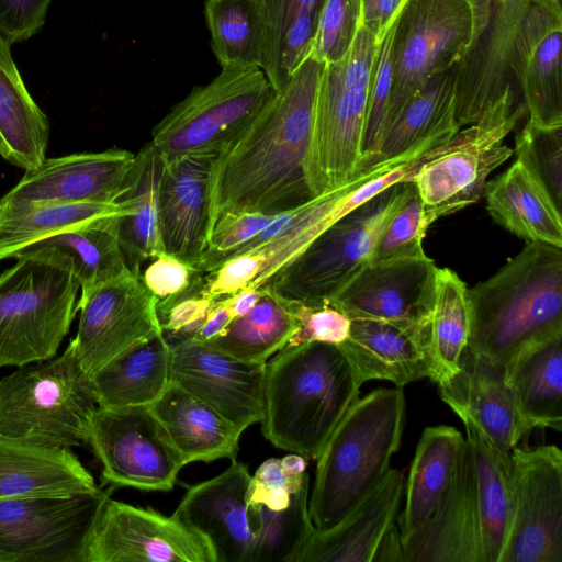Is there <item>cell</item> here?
<instances>
[{
    "mask_svg": "<svg viewBox=\"0 0 562 562\" xmlns=\"http://www.w3.org/2000/svg\"><path fill=\"white\" fill-rule=\"evenodd\" d=\"M359 21L378 45L394 25L409 0H359Z\"/></svg>",
    "mask_w": 562,
    "mask_h": 562,
    "instance_id": "obj_53",
    "label": "cell"
},
{
    "mask_svg": "<svg viewBox=\"0 0 562 562\" xmlns=\"http://www.w3.org/2000/svg\"><path fill=\"white\" fill-rule=\"evenodd\" d=\"M52 0H0V34L11 45L37 34Z\"/></svg>",
    "mask_w": 562,
    "mask_h": 562,
    "instance_id": "obj_52",
    "label": "cell"
},
{
    "mask_svg": "<svg viewBox=\"0 0 562 562\" xmlns=\"http://www.w3.org/2000/svg\"><path fill=\"white\" fill-rule=\"evenodd\" d=\"M171 345L162 333L145 339L91 374L98 406H148L170 383Z\"/></svg>",
    "mask_w": 562,
    "mask_h": 562,
    "instance_id": "obj_31",
    "label": "cell"
},
{
    "mask_svg": "<svg viewBox=\"0 0 562 562\" xmlns=\"http://www.w3.org/2000/svg\"><path fill=\"white\" fill-rule=\"evenodd\" d=\"M361 385L338 345L284 346L266 363L261 431L273 446L316 460Z\"/></svg>",
    "mask_w": 562,
    "mask_h": 562,
    "instance_id": "obj_3",
    "label": "cell"
},
{
    "mask_svg": "<svg viewBox=\"0 0 562 562\" xmlns=\"http://www.w3.org/2000/svg\"><path fill=\"white\" fill-rule=\"evenodd\" d=\"M494 0H409L393 38L392 86L384 134L436 74L460 65L488 26ZM383 138V137H382Z\"/></svg>",
    "mask_w": 562,
    "mask_h": 562,
    "instance_id": "obj_9",
    "label": "cell"
},
{
    "mask_svg": "<svg viewBox=\"0 0 562 562\" xmlns=\"http://www.w3.org/2000/svg\"><path fill=\"white\" fill-rule=\"evenodd\" d=\"M324 64L307 57L212 162L210 234L225 215L281 213L313 199L307 161Z\"/></svg>",
    "mask_w": 562,
    "mask_h": 562,
    "instance_id": "obj_1",
    "label": "cell"
},
{
    "mask_svg": "<svg viewBox=\"0 0 562 562\" xmlns=\"http://www.w3.org/2000/svg\"><path fill=\"white\" fill-rule=\"evenodd\" d=\"M274 92L260 68L224 67L207 85L194 87L156 124L149 144L162 159L195 154L215 156L252 121Z\"/></svg>",
    "mask_w": 562,
    "mask_h": 562,
    "instance_id": "obj_11",
    "label": "cell"
},
{
    "mask_svg": "<svg viewBox=\"0 0 562 562\" xmlns=\"http://www.w3.org/2000/svg\"><path fill=\"white\" fill-rule=\"evenodd\" d=\"M288 302L299 322V328L285 346L294 347L312 341L340 345L348 338L350 318L329 301Z\"/></svg>",
    "mask_w": 562,
    "mask_h": 562,
    "instance_id": "obj_50",
    "label": "cell"
},
{
    "mask_svg": "<svg viewBox=\"0 0 562 562\" xmlns=\"http://www.w3.org/2000/svg\"><path fill=\"white\" fill-rule=\"evenodd\" d=\"M147 407L184 464L235 460L243 431L205 402L170 382Z\"/></svg>",
    "mask_w": 562,
    "mask_h": 562,
    "instance_id": "obj_28",
    "label": "cell"
},
{
    "mask_svg": "<svg viewBox=\"0 0 562 562\" xmlns=\"http://www.w3.org/2000/svg\"><path fill=\"white\" fill-rule=\"evenodd\" d=\"M135 154L111 148L45 158L25 175L3 203H113L125 191Z\"/></svg>",
    "mask_w": 562,
    "mask_h": 562,
    "instance_id": "obj_22",
    "label": "cell"
},
{
    "mask_svg": "<svg viewBox=\"0 0 562 562\" xmlns=\"http://www.w3.org/2000/svg\"><path fill=\"white\" fill-rule=\"evenodd\" d=\"M459 65L434 75L405 104L367 168L403 155L442 125L456 121ZM457 122V121H456Z\"/></svg>",
    "mask_w": 562,
    "mask_h": 562,
    "instance_id": "obj_40",
    "label": "cell"
},
{
    "mask_svg": "<svg viewBox=\"0 0 562 562\" xmlns=\"http://www.w3.org/2000/svg\"><path fill=\"white\" fill-rule=\"evenodd\" d=\"M113 203H3L0 202V261L15 258L37 243L89 221L126 212Z\"/></svg>",
    "mask_w": 562,
    "mask_h": 562,
    "instance_id": "obj_37",
    "label": "cell"
},
{
    "mask_svg": "<svg viewBox=\"0 0 562 562\" xmlns=\"http://www.w3.org/2000/svg\"><path fill=\"white\" fill-rule=\"evenodd\" d=\"M88 443L113 487L170 491L186 465L147 406H98Z\"/></svg>",
    "mask_w": 562,
    "mask_h": 562,
    "instance_id": "obj_15",
    "label": "cell"
},
{
    "mask_svg": "<svg viewBox=\"0 0 562 562\" xmlns=\"http://www.w3.org/2000/svg\"><path fill=\"white\" fill-rule=\"evenodd\" d=\"M108 491L0 498V562H83Z\"/></svg>",
    "mask_w": 562,
    "mask_h": 562,
    "instance_id": "obj_13",
    "label": "cell"
},
{
    "mask_svg": "<svg viewBox=\"0 0 562 562\" xmlns=\"http://www.w3.org/2000/svg\"><path fill=\"white\" fill-rule=\"evenodd\" d=\"M203 274L182 294L157 303L162 334L170 345L191 339L204 323L215 300L202 292Z\"/></svg>",
    "mask_w": 562,
    "mask_h": 562,
    "instance_id": "obj_49",
    "label": "cell"
},
{
    "mask_svg": "<svg viewBox=\"0 0 562 562\" xmlns=\"http://www.w3.org/2000/svg\"><path fill=\"white\" fill-rule=\"evenodd\" d=\"M462 423L474 462L483 562H498L512 515L510 453L471 422Z\"/></svg>",
    "mask_w": 562,
    "mask_h": 562,
    "instance_id": "obj_35",
    "label": "cell"
},
{
    "mask_svg": "<svg viewBox=\"0 0 562 562\" xmlns=\"http://www.w3.org/2000/svg\"><path fill=\"white\" fill-rule=\"evenodd\" d=\"M250 474L232 460L221 474L191 486L173 517L201 536L214 562H296L314 531L308 513L310 479L283 510L246 498Z\"/></svg>",
    "mask_w": 562,
    "mask_h": 562,
    "instance_id": "obj_2",
    "label": "cell"
},
{
    "mask_svg": "<svg viewBox=\"0 0 562 562\" xmlns=\"http://www.w3.org/2000/svg\"><path fill=\"white\" fill-rule=\"evenodd\" d=\"M467 348L505 366L524 347L562 335V248L528 243L468 289Z\"/></svg>",
    "mask_w": 562,
    "mask_h": 562,
    "instance_id": "obj_4",
    "label": "cell"
},
{
    "mask_svg": "<svg viewBox=\"0 0 562 562\" xmlns=\"http://www.w3.org/2000/svg\"><path fill=\"white\" fill-rule=\"evenodd\" d=\"M512 515L498 562H562V452L510 451Z\"/></svg>",
    "mask_w": 562,
    "mask_h": 562,
    "instance_id": "obj_14",
    "label": "cell"
},
{
    "mask_svg": "<svg viewBox=\"0 0 562 562\" xmlns=\"http://www.w3.org/2000/svg\"><path fill=\"white\" fill-rule=\"evenodd\" d=\"M211 48L222 68H262L266 19L262 0H206Z\"/></svg>",
    "mask_w": 562,
    "mask_h": 562,
    "instance_id": "obj_41",
    "label": "cell"
},
{
    "mask_svg": "<svg viewBox=\"0 0 562 562\" xmlns=\"http://www.w3.org/2000/svg\"><path fill=\"white\" fill-rule=\"evenodd\" d=\"M277 214L246 211L220 218L211 231L207 247L196 266V272L206 274L216 269L252 240Z\"/></svg>",
    "mask_w": 562,
    "mask_h": 562,
    "instance_id": "obj_47",
    "label": "cell"
},
{
    "mask_svg": "<svg viewBox=\"0 0 562 562\" xmlns=\"http://www.w3.org/2000/svg\"><path fill=\"white\" fill-rule=\"evenodd\" d=\"M157 303L139 269L80 296L76 304L80 311L78 330L70 342L82 369L91 376L124 350L162 333Z\"/></svg>",
    "mask_w": 562,
    "mask_h": 562,
    "instance_id": "obj_16",
    "label": "cell"
},
{
    "mask_svg": "<svg viewBox=\"0 0 562 562\" xmlns=\"http://www.w3.org/2000/svg\"><path fill=\"white\" fill-rule=\"evenodd\" d=\"M338 346L361 384L383 380L403 389L431 375L426 339L389 322L350 318L349 336Z\"/></svg>",
    "mask_w": 562,
    "mask_h": 562,
    "instance_id": "obj_27",
    "label": "cell"
},
{
    "mask_svg": "<svg viewBox=\"0 0 562 562\" xmlns=\"http://www.w3.org/2000/svg\"><path fill=\"white\" fill-rule=\"evenodd\" d=\"M359 9V0H323L310 57L323 64L339 60L353 40Z\"/></svg>",
    "mask_w": 562,
    "mask_h": 562,
    "instance_id": "obj_48",
    "label": "cell"
},
{
    "mask_svg": "<svg viewBox=\"0 0 562 562\" xmlns=\"http://www.w3.org/2000/svg\"><path fill=\"white\" fill-rule=\"evenodd\" d=\"M431 224L414 188L385 226L370 262L425 255L423 240Z\"/></svg>",
    "mask_w": 562,
    "mask_h": 562,
    "instance_id": "obj_45",
    "label": "cell"
},
{
    "mask_svg": "<svg viewBox=\"0 0 562 562\" xmlns=\"http://www.w3.org/2000/svg\"><path fill=\"white\" fill-rule=\"evenodd\" d=\"M49 121L30 94L12 58L10 44L0 34V136L5 159L25 171L45 160Z\"/></svg>",
    "mask_w": 562,
    "mask_h": 562,
    "instance_id": "obj_34",
    "label": "cell"
},
{
    "mask_svg": "<svg viewBox=\"0 0 562 562\" xmlns=\"http://www.w3.org/2000/svg\"><path fill=\"white\" fill-rule=\"evenodd\" d=\"M119 214L89 221L48 237L27 250L53 247L66 252L75 266L80 296H85L95 286L132 269L117 238Z\"/></svg>",
    "mask_w": 562,
    "mask_h": 562,
    "instance_id": "obj_39",
    "label": "cell"
},
{
    "mask_svg": "<svg viewBox=\"0 0 562 562\" xmlns=\"http://www.w3.org/2000/svg\"><path fill=\"white\" fill-rule=\"evenodd\" d=\"M413 181L394 183L318 234L263 285L285 301H329L372 258L389 221L407 200Z\"/></svg>",
    "mask_w": 562,
    "mask_h": 562,
    "instance_id": "obj_10",
    "label": "cell"
},
{
    "mask_svg": "<svg viewBox=\"0 0 562 562\" xmlns=\"http://www.w3.org/2000/svg\"><path fill=\"white\" fill-rule=\"evenodd\" d=\"M526 113L524 103L515 105L508 86L477 122L462 130L454 147L419 168L413 183L431 223L481 199L490 173L513 155L503 140Z\"/></svg>",
    "mask_w": 562,
    "mask_h": 562,
    "instance_id": "obj_12",
    "label": "cell"
},
{
    "mask_svg": "<svg viewBox=\"0 0 562 562\" xmlns=\"http://www.w3.org/2000/svg\"><path fill=\"white\" fill-rule=\"evenodd\" d=\"M162 160L150 144L137 154L125 191L116 201L127 206V212L116 218L117 238L132 269H139L142 261L165 251L162 247L158 187Z\"/></svg>",
    "mask_w": 562,
    "mask_h": 562,
    "instance_id": "obj_36",
    "label": "cell"
},
{
    "mask_svg": "<svg viewBox=\"0 0 562 562\" xmlns=\"http://www.w3.org/2000/svg\"><path fill=\"white\" fill-rule=\"evenodd\" d=\"M15 258L0 274V367L55 357L77 313L80 285L66 252L43 247Z\"/></svg>",
    "mask_w": 562,
    "mask_h": 562,
    "instance_id": "obj_6",
    "label": "cell"
},
{
    "mask_svg": "<svg viewBox=\"0 0 562 562\" xmlns=\"http://www.w3.org/2000/svg\"><path fill=\"white\" fill-rule=\"evenodd\" d=\"M97 407L91 376L71 342L61 356L0 380V435L8 438L64 449L88 443Z\"/></svg>",
    "mask_w": 562,
    "mask_h": 562,
    "instance_id": "obj_7",
    "label": "cell"
},
{
    "mask_svg": "<svg viewBox=\"0 0 562 562\" xmlns=\"http://www.w3.org/2000/svg\"><path fill=\"white\" fill-rule=\"evenodd\" d=\"M515 154L562 212V125L539 127L527 122L516 134Z\"/></svg>",
    "mask_w": 562,
    "mask_h": 562,
    "instance_id": "obj_43",
    "label": "cell"
},
{
    "mask_svg": "<svg viewBox=\"0 0 562 562\" xmlns=\"http://www.w3.org/2000/svg\"><path fill=\"white\" fill-rule=\"evenodd\" d=\"M561 31V0H531L513 37L508 67L535 126L562 125Z\"/></svg>",
    "mask_w": 562,
    "mask_h": 562,
    "instance_id": "obj_21",
    "label": "cell"
},
{
    "mask_svg": "<svg viewBox=\"0 0 562 562\" xmlns=\"http://www.w3.org/2000/svg\"><path fill=\"white\" fill-rule=\"evenodd\" d=\"M404 487L403 473L391 468L339 522L314 529L296 562H403L397 513Z\"/></svg>",
    "mask_w": 562,
    "mask_h": 562,
    "instance_id": "obj_19",
    "label": "cell"
},
{
    "mask_svg": "<svg viewBox=\"0 0 562 562\" xmlns=\"http://www.w3.org/2000/svg\"><path fill=\"white\" fill-rule=\"evenodd\" d=\"M468 338V288L451 269L437 268L428 338L431 381L439 385L458 371Z\"/></svg>",
    "mask_w": 562,
    "mask_h": 562,
    "instance_id": "obj_42",
    "label": "cell"
},
{
    "mask_svg": "<svg viewBox=\"0 0 562 562\" xmlns=\"http://www.w3.org/2000/svg\"><path fill=\"white\" fill-rule=\"evenodd\" d=\"M83 562H214L205 540L176 517L110 496L88 538Z\"/></svg>",
    "mask_w": 562,
    "mask_h": 562,
    "instance_id": "obj_17",
    "label": "cell"
},
{
    "mask_svg": "<svg viewBox=\"0 0 562 562\" xmlns=\"http://www.w3.org/2000/svg\"><path fill=\"white\" fill-rule=\"evenodd\" d=\"M323 0H283L281 36L286 26L297 16H318ZM281 43V38H280Z\"/></svg>",
    "mask_w": 562,
    "mask_h": 562,
    "instance_id": "obj_55",
    "label": "cell"
},
{
    "mask_svg": "<svg viewBox=\"0 0 562 562\" xmlns=\"http://www.w3.org/2000/svg\"><path fill=\"white\" fill-rule=\"evenodd\" d=\"M263 293L261 288H244L226 296L225 300L234 318L247 314L259 301Z\"/></svg>",
    "mask_w": 562,
    "mask_h": 562,
    "instance_id": "obj_56",
    "label": "cell"
},
{
    "mask_svg": "<svg viewBox=\"0 0 562 562\" xmlns=\"http://www.w3.org/2000/svg\"><path fill=\"white\" fill-rule=\"evenodd\" d=\"M464 443L454 427L424 429L405 481V506L397 517L401 538L418 530L434 513L453 479Z\"/></svg>",
    "mask_w": 562,
    "mask_h": 562,
    "instance_id": "obj_33",
    "label": "cell"
},
{
    "mask_svg": "<svg viewBox=\"0 0 562 562\" xmlns=\"http://www.w3.org/2000/svg\"><path fill=\"white\" fill-rule=\"evenodd\" d=\"M395 25L396 22L389 30L376 50L373 76L369 91L367 119L361 143V157L357 172L366 169L368 162L378 151L383 137L392 86L393 38Z\"/></svg>",
    "mask_w": 562,
    "mask_h": 562,
    "instance_id": "obj_46",
    "label": "cell"
},
{
    "mask_svg": "<svg viewBox=\"0 0 562 562\" xmlns=\"http://www.w3.org/2000/svg\"><path fill=\"white\" fill-rule=\"evenodd\" d=\"M495 2H505V1H510V0H494Z\"/></svg>",
    "mask_w": 562,
    "mask_h": 562,
    "instance_id": "obj_58",
    "label": "cell"
},
{
    "mask_svg": "<svg viewBox=\"0 0 562 562\" xmlns=\"http://www.w3.org/2000/svg\"><path fill=\"white\" fill-rule=\"evenodd\" d=\"M199 274L201 273L189 263L162 251L153 258L142 278L147 289L160 302L184 293Z\"/></svg>",
    "mask_w": 562,
    "mask_h": 562,
    "instance_id": "obj_51",
    "label": "cell"
},
{
    "mask_svg": "<svg viewBox=\"0 0 562 562\" xmlns=\"http://www.w3.org/2000/svg\"><path fill=\"white\" fill-rule=\"evenodd\" d=\"M344 188L316 196L288 231L258 247L237 251L204 274L202 292L216 301L244 288L263 285L335 222V205Z\"/></svg>",
    "mask_w": 562,
    "mask_h": 562,
    "instance_id": "obj_26",
    "label": "cell"
},
{
    "mask_svg": "<svg viewBox=\"0 0 562 562\" xmlns=\"http://www.w3.org/2000/svg\"><path fill=\"white\" fill-rule=\"evenodd\" d=\"M0 155L5 159L7 148H5V144L1 136H0Z\"/></svg>",
    "mask_w": 562,
    "mask_h": 562,
    "instance_id": "obj_57",
    "label": "cell"
},
{
    "mask_svg": "<svg viewBox=\"0 0 562 562\" xmlns=\"http://www.w3.org/2000/svg\"><path fill=\"white\" fill-rule=\"evenodd\" d=\"M307 462L297 453L262 462L250 476L246 494L249 504H261L272 510H283L292 495L303 485L308 474Z\"/></svg>",
    "mask_w": 562,
    "mask_h": 562,
    "instance_id": "obj_44",
    "label": "cell"
},
{
    "mask_svg": "<svg viewBox=\"0 0 562 562\" xmlns=\"http://www.w3.org/2000/svg\"><path fill=\"white\" fill-rule=\"evenodd\" d=\"M505 379L526 434L562 429V335L532 342L505 366Z\"/></svg>",
    "mask_w": 562,
    "mask_h": 562,
    "instance_id": "obj_30",
    "label": "cell"
},
{
    "mask_svg": "<svg viewBox=\"0 0 562 562\" xmlns=\"http://www.w3.org/2000/svg\"><path fill=\"white\" fill-rule=\"evenodd\" d=\"M440 397L461 420L481 429L503 452L510 453L527 435L517 414L503 366L467 347L458 371L439 384Z\"/></svg>",
    "mask_w": 562,
    "mask_h": 562,
    "instance_id": "obj_25",
    "label": "cell"
},
{
    "mask_svg": "<svg viewBox=\"0 0 562 562\" xmlns=\"http://www.w3.org/2000/svg\"><path fill=\"white\" fill-rule=\"evenodd\" d=\"M266 363L240 361L186 339L171 345L170 382L244 431L263 417Z\"/></svg>",
    "mask_w": 562,
    "mask_h": 562,
    "instance_id": "obj_20",
    "label": "cell"
},
{
    "mask_svg": "<svg viewBox=\"0 0 562 562\" xmlns=\"http://www.w3.org/2000/svg\"><path fill=\"white\" fill-rule=\"evenodd\" d=\"M261 289V297L247 314L235 317L220 336L202 344L254 363H266L281 350L297 330L299 322L288 301Z\"/></svg>",
    "mask_w": 562,
    "mask_h": 562,
    "instance_id": "obj_38",
    "label": "cell"
},
{
    "mask_svg": "<svg viewBox=\"0 0 562 562\" xmlns=\"http://www.w3.org/2000/svg\"><path fill=\"white\" fill-rule=\"evenodd\" d=\"M404 420L401 387L374 390L347 411L316 459L308 499L316 530L339 522L383 480L400 448Z\"/></svg>",
    "mask_w": 562,
    "mask_h": 562,
    "instance_id": "obj_5",
    "label": "cell"
},
{
    "mask_svg": "<svg viewBox=\"0 0 562 562\" xmlns=\"http://www.w3.org/2000/svg\"><path fill=\"white\" fill-rule=\"evenodd\" d=\"M214 155L162 159L158 187L164 250L195 271L210 237V190Z\"/></svg>",
    "mask_w": 562,
    "mask_h": 562,
    "instance_id": "obj_23",
    "label": "cell"
},
{
    "mask_svg": "<svg viewBox=\"0 0 562 562\" xmlns=\"http://www.w3.org/2000/svg\"><path fill=\"white\" fill-rule=\"evenodd\" d=\"M232 319H234V316L225 297L216 300L204 323L191 339L199 342L212 340L225 330Z\"/></svg>",
    "mask_w": 562,
    "mask_h": 562,
    "instance_id": "obj_54",
    "label": "cell"
},
{
    "mask_svg": "<svg viewBox=\"0 0 562 562\" xmlns=\"http://www.w3.org/2000/svg\"><path fill=\"white\" fill-rule=\"evenodd\" d=\"M483 194L491 217L505 229L562 248V212L518 160L487 181Z\"/></svg>",
    "mask_w": 562,
    "mask_h": 562,
    "instance_id": "obj_32",
    "label": "cell"
},
{
    "mask_svg": "<svg viewBox=\"0 0 562 562\" xmlns=\"http://www.w3.org/2000/svg\"><path fill=\"white\" fill-rule=\"evenodd\" d=\"M403 562H483L475 470L465 443L453 479L427 521L401 538Z\"/></svg>",
    "mask_w": 562,
    "mask_h": 562,
    "instance_id": "obj_24",
    "label": "cell"
},
{
    "mask_svg": "<svg viewBox=\"0 0 562 562\" xmlns=\"http://www.w3.org/2000/svg\"><path fill=\"white\" fill-rule=\"evenodd\" d=\"M437 267L425 255L369 262L329 300L349 318L395 324L428 346Z\"/></svg>",
    "mask_w": 562,
    "mask_h": 562,
    "instance_id": "obj_18",
    "label": "cell"
},
{
    "mask_svg": "<svg viewBox=\"0 0 562 562\" xmlns=\"http://www.w3.org/2000/svg\"><path fill=\"white\" fill-rule=\"evenodd\" d=\"M378 47L374 36L358 22L346 54L324 64L307 161L315 198L340 188L357 173Z\"/></svg>",
    "mask_w": 562,
    "mask_h": 562,
    "instance_id": "obj_8",
    "label": "cell"
},
{
    "mask_svg": "<svg viewBox=\"0 0 562 562\" xmlns=\"http://www.w3.org/2000/svg\"><path fill=\"white\" fill-rule=\"evenodd\" d=\"M93 476L70 449L0 435V498L98 490Z\"/></svg>",
    "mask_w": 562,
    "mask_h": 562,
    "instance_id": "obj_29",
    "label": "cell"
}]
</instances>
